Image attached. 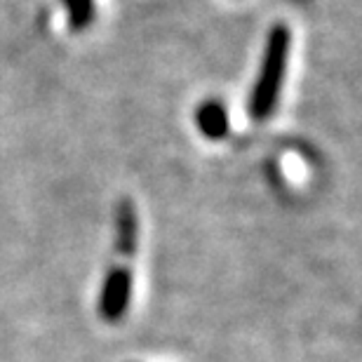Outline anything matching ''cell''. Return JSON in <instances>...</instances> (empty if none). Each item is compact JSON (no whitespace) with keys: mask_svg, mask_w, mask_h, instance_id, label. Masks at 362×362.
<instances>
[{"mask_svg":"<svg viewBox=\"0 0 362 362\" xmlns=\"http://www.w3.org/2000/svg\"><path fill=\"white\" fill-rule=\"evenodd\" d=\"M289 49H292V31H289L287 24L278 21L275 26H271L269 35H266L262 66H259L255 88H252L247 101L250 115L257 122L269 120L275 113V106H278L282 92V81H285L287 74Z\"/></svg>","mask_w":362,"mask_h":362,"instance_id":"6da1fadb","label":"cell"},{"mask_svg":"<svg viewBox=\"0 0 362 362\" xmlns=\"http://www.w3.org/2000/svg\"><path fill=\"white\" fill-rule=\"evenodd\" d=\"M129 287H132V275H129L127 266H113L111 273H108L104 296H101V313H104L106 320H118L125 313Z\"/></svg>","mask_w":362,"mask_h":362,"instance_id":"7a4b0ae2","label":"cell"},{"mask_svg":"<svg viewBox=\"0 0 362 362\" xmlns=\"http://www.w3.org/2000/svg\"><path fill=\"white\" fill-rule=\"evenodd\" d=\"M195 122H198V129L209 141H221L230 129L226 106L216 99L205 101V104L195 111Z\"/></svg>","mask_w":362,"mask_h":362,"instance_id":"3957f363","label":"cell"},{"mask_svg":"<svg viewBox=\"0 0 362 362\" xmlns=\"http://www.w3.org/2000/svg\"><path fill=\"white\" fill-rule=\"evenodd\" d=\"M69 14V26L74 33H85L92 26L97 10H94V0H62Z\"/></svg>","mask_w":362,"mask_h":362,"instance_id":"277c9868","label":"cell"},{"mask_svg":"<svg viewBox=\"0 0 362 362\" xmlns=\"http://www.w3.org/2000/svg\"><path fill=\"white\" fill-rule=\"evenodd\" d=\"M299 3H303V0H299Z\"/></svg>","mask_w":362,"mask_h":362,"instance_id":"5b68a950","label":"cell"}]
</instances>
